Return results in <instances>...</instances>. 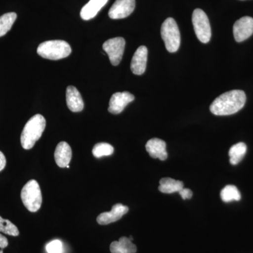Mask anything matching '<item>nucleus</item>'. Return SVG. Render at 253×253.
Listing matches in <instances>:
<instances>
[{
    "mask_svg": "<svg viewBox=\"0 0 253 253\" xmlns=\"http://www.w3.org/2000/svg\"><path fill=\"white\" fill-rule=\"evenodd\" d=\"M246 101V95L244 91L231 90L214 99L210 110L215 116H229L242 109Z\"/></svg>",
    "mask_w": 253,
    "mask_h": 253,
    "instance_id": "f257e3e1",
    "label": "nucleus"
},
{
    "mask_svg": "<svg viewBox=\"0 0 253 253\" xmlns=\"http://www.w3.org/2000/svg\"><path fill=\"white\" fill-rule=\"evenodd\" d=\"M46 126V120L41 114L33 116L23 128L21 143L24 149H31L42 135Z\"/></svg>",
    "mask_w": 253,
    "mask_h": 253,
    "instance_id": "f03ea898",
    "label": "nucleus"
},
{
    "mask_svg": "<svg viewBox=\"0 0 253 253\" xmlns=\"http://www.w3.org/2000/svg\"><path fill=\"white\" fill-rule=\"evenodd\" d=\"M72 49L68 42L63 41H49L41 43L37 52L44 59L59 60L68 57Z\"/></svg>",
    "mask_w": 253,
    "mask_h": 253,
    "instance_id": "7ed1b4c3",
    "label": "nucleus"
},
{
    "mask_svg": "<svg viewBox=\"0 0 253 253\" xmlns=\"http://www.w3.org/2000/svg\"><path fill=\"white\" fill-rule=\"evenodd\" d=\"M21 197L23 205L30 212L39 211L42 203V196L38 181L31 179L26 183L21 190Z\"/></svg>",
    "mask_w": 253,
    "mask_h": 253,
    "instance_id": "20e7f679",
    "label": "nucleus"
},
{
    "mask_svg": "<svg viewBox=\"0 0 253 253\" xmlns=\"http://www.w3.org/2000/svg\"><path fill=\"white\" fill-rule=\"evenodd\" d=\"M161 36L169 52H176L179 49L181 42L180 32L172 18H168L163 22L161 26Z\"/></svg>",
    "mask_w": 253,
    "mask_h": 253,
    "instance_id": "39448f33",
    "label": "nucleus"
},
{
    "mask_svg": "<svg viewBox=\"0 0 253 253\" xmlns=\"http://www.w3.org/2000/svg\"><path fill=\"white\" fill-rule=\"evenodd\" d=\"M195 33L201 42L206 44L211 41L212 32L207 15L201 9H195L192 15Z\"/></svg>",
    "mask_w": 253,
    "mask_h": 253,
    "instance_id": "423d86ee",
    "label": "nucleus"
},
{
    "mask_svg": "<svg viewBox=\"0 0 253 253\" xmlns=\"http://www.w3.org/2000/svg\"><path fill=\"white\" fill-rule=\"evenodd\" d=\"M126 41L123 38H115L108 40L103 44V49L109 55L110 61L113 66L119 65L124 54Z\"/></svg>",
    "mask_w": 253,
    "mask_h": 253,
    "instance_id": "0eeeda50",
    "label": "nucleus"
},
{
    "mask_svg": "<svg viewBox=\"0 0 253 253\" xmlns=\"http://www.w3.org/2000/svg\"><path fill=\"white\" fill-rule=\"evenodd\" d=\"M233 32L236 42L246 41L253 34V18L250 16L240 18L234 23Z\"/></svg>",
    "mask_w": 253,
    "mask_h": 253,
    "instance_id": "6e6552de",
    "label": "nucleus"
},
{
    "mask_svg": "<svg viewBox=\"0 0 253 253\" xmlns=\"http://www.w3.org/2000/svg\"><path fill=\"white\" fill-rule=\"evenodd\" d=\"M135 8V0H116L109 11L112 19H121L129 16Z\"/></svg>",
    "mask_w": 253,
    "mask_h": 253,
    "instance_id": "1a4fd4ad",
    "label": "nucleus"
},
{
    "mask_svg": "<svg viewBox=\"0 0 253 253\" xmlns=\"http://www.w3.org/2000/svg\"><path fill=\"white\" fill-rule=\"evenodd\" d=\"M134 95L128 91L115 93L110 99L109 111L112 114H119L126 109L127 104L134 101Z\"/></svg>",
    "mask_w": 253,
    "mask_h": 253,
    "instance_id": "9d476101",
    "label": "nucleus"
},
{
    "mask_svg": "<svg viewBox=\"0 0 253 253\" xmlns=\"http://www.w3.org/2000/svg\"><path fill=\"white\" fill-rule=\"evenodd\" d=\"M129 211L127 206L118 204L113 206L110 212H102L96 218V221L100 225H107L117 221Z\"/></svg>",
    "mask_w": 253,
    "mask_h": 253,
    "instance_id": "9b49d317",
    "label": "nucleus"
},
{
    "mask_svg": "<svg viewBox=\"0 0 253 253\" xmlns=\"http://www.w3.org/2000/svg\"><path fill=\"white\" fill-rule=\"evenodd\" d=\"M148 49L145 46L138 48L131 59L130 68L134 74L140 76L146 71L147 63Z\"/></svg>",
    "mask_w": 253,
    "mask_h": 253,
    "instance_id": "f8f14e48",
    "label": "nucleus"
},
{
    "mask_svg": "<svg viewBox=\"0 0 253 253\" xmlns=\"http://www.w3.org/2000/svg\"><path fill=\"white\" fill-rule=\"evenodd\" d=\"M146 149L151 158H158L161 161H165L168 158L166 142L158 138H154L148 141L146 144Z\"/></svg>",
    "mask_w": 253,
    "mask_h": 253,
    "instance_id": "ddd939ff",
    "label": "nucleus"
},
{
    "mask_svg": "<svg viewBox=\"0 0 253 253\" xmlns=\"http://www.w3.org/2000/svg\"><path fill=\"white\" fill-rule=\"evenodd\" d=\"M72 158V150L66 141H61L56 146L54 152L55 161L60 168H66L69 166Z\"/></svg>",
    "mask_w": 253,
    "mask_h": 253,
    "instance_id": "4468645a",
    "label": "nucleus"
},
{
    "mask_svg": "<svg viewBox=\"0 0 253 253\" xmlns=\"http://www.w3.org/2000/svg\"><path fill=\"white\" fill-rule=\"evenodd\" d=\"M66 104L73 112H81L84 109V101L81 93L74 86H68L66 89Z\"/></svg>",
    "mask_w": 253,
    "mask_h": 253,
    "instance_id": "2eb2a0df",
    "label": "nucleus"
},
{
    "mask_svg": "<svg viewBox=\"0 0 253 253\" xmlns=\"http://www.w3.org/2000/svg\"><path fill=\"white\" fill-rule=\"evenodd\" d=\"M109 0H90L83 6L81 11V16L84 21L92 19L99 13L100 10L108 2Z\"/></svg>",
    "mask_w": 253,
    "mask_h": 253,
    "instance_id": "dca6fc26",
    "label": "nucleus"
},
{
    "mask_svg": "<svg viewBox=\"0 0 253 253\" xmlns=\"http://www.w3.org/2000/svg\"><path fill=\"white\" fill-rule=\"evenodd\" d=\"M111 253H135L136 246L129 238L123 236L118 241H113L110 246Z\"/></svg>",
    "mask_w": 253,
    "mask_h": 253,
    "instance_id": "f3484780",
    "label": "nucleus"
},
{
    "mask_svg": "<svg viewBox=\"0 0 253 253\" xmlns=\"http://www.w3.org/2000/svg\"><path fill=\"white\" fill-rule=\"evenodd\" d=\"M183 188H184V183L182 181L166 177L161 179L158 189L163 194H172V193L179 192Z\"/></svg>",
    "mask_w": 253,
    "mask_h": 253,
    "instance_id": "a211bd4d",
    "label": "nucleus"
},
{
    "mask_svg": "<svg viewBox=\"0 0 253 253\" xmlns=\"http://www.w3.org/2000/svg\"><path fill=\"white\" fill-rule=\"evenodd\" d=\"M246 151H247V146L245 143H238V144L231 146L229 152V156L230 157L229 161H230L231 164L234 165V166L239 164L244 158Z\"/></svg>",
    "mask_w": 253,
    "mask_h": 253,
    "instance_id": "6ab92c4d",
    "label": "nucleus"
},
{
    "mask_svg": "<svg viewBox=\"0 0 253 253\" xmlns=\"http://www.w3.org/2000/svg\"><path fill=\"white\" fill-rule=\"evenodd\" d=\"M17 15L14 12L7 13L0 17V38L5 36L11 30Z\"/></svg>",
    "mask_w": 253,
    "mask_h": 253,
    "instance_id": "aec40b11",
    "label": "nucleus"
},
{
    "mask_svg": "<svg viewBox=\"0 0 253 253\" xmlns=\"http://www.w3.org/2000/svg\"><path fill=\"white\" fill-rule=\"evenodd\" d=\"M221 199L224 202L229 203L231 201H239L241 199L239 189L234 185H227L221 191Z\"/></svg>",
    "mask_w": 253,
    "mask_h": 253,
    "instance_id": "412c9836",
    "label": "nucleus"
},
{
    "mask_svg": "<svg viewBox=\"0 0 253 253\" xmlns=\"http://www.w3.org/2000/svg\"><path fill=\"white\" fill-rule=\"evenodd\" d=\"M114 152L113 146L108 143H99L94 145L92 149L93 156L99 158L103 156H111Z\"/></svg>",
    "mask_w": 253,
    "mask_h": 253,
    "instance_id": "4be33fe9",
    "label": "nucleus"
},
{
    "mask_svg": "<svg viewBox=\"0 0 253 253\" xmlns=\"http://www.w3.org/2000/svg\"><path fill=\"white\" fill-rule=\"evenodd\" d=\"M0 232L12 236L19 235V231L15 224L8 219H3L0 216Z\"/></svg>",
    "mask_w": 253,
    "mask_h": 253,
    "instance_id": "5701e85b",
    "label": "nucleus"
},
{
    "mask_svg": "<svg viewBox=\"0 0 253 253\" xmlns=\"http://www.w3.org/2000/svg\"><path fill=\"white\" fill-rule=\"evenodd\" d=\"M46 251L48 253H62L63 244L59 240L51 241L46 246Z\"/></svg>",
    "mask_w": 253,
    "mask_h": 253,
    "instance_id": "b1692460",
    "label": "nucleus"
},
{
    "mask_svg": "<svg viewBox=\"0 0 253 253\" xmlns=\"http://www.w3.org/2000/svg\"><path fill=\"white\" fill-rule=\"evenodd\" d=\"M178 193L180 194L183 200L191 199L193 196V193L191 190L185 189V188H183V189H181Z\"/></svg>",
    "mask_w": 253,
    "mask_h": 253,
    "instance_id": "393cba45",
    "label": "nucleus"
},
{
    "mask_svg": "<svg viewBox=\"0 0 253 253\" xmlns=\"http://www.w3.org/2000/svg\"><path fill=\"white\" fill-rule=\"evenodd\" d=\"M9 245L8 240L5 236L0 234V253H3V250Z\"/></svg>",
    "mask_w": 253,
    "mask_h": 253,
    "instance_id": "a878e982",
    "label": "nucleus"
},
{
    "mask_svg": "<svg viewBox=\"0 0 253 253\" xmlns=\"http://www.w3.org/2000/svg\"><path fill=\"white\" fill-rule=\"evenodd\" d=\"M6 158H5L4 155L3 154L2 152L0 151V172L4 169L5 166H6Z\"/></svg>",
    "mask_w": 253,
    "mask_h": 253,
    "instance_id": "bb28decb",
    "label": "nucleus"
}]
</instances>
